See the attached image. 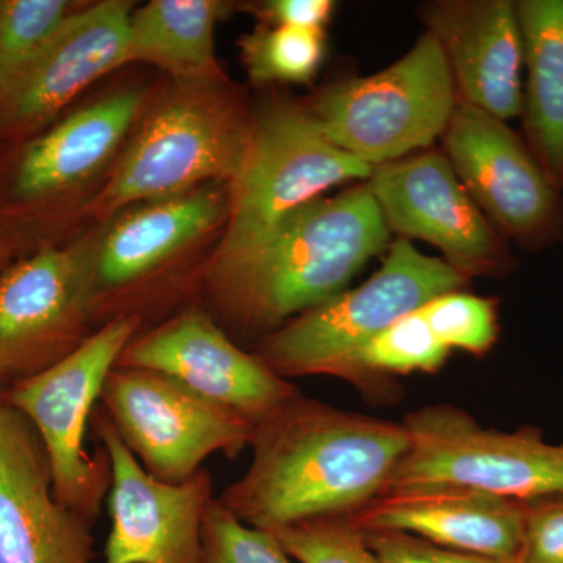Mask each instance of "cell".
Returning <instances> with one entry per match:
<instances>
[{"instance_id": "ffe728a7", "label": "cell", "mask_w": 563, "mask_h": 563, "mask_svg": "<svg viewBox=\"0 0 563 563\" xmlns=\"http://www.w3.org/2000/svg\"><path fill=\"white\" fill-rule=\"evenodd\" d=\"M229 195L214 185L152 201L114 221L92 254L99 295L131 288L228 220Z\"/></svg>"}, {"instance_id": "5bb4252c", "label": "cell", "mask_w": 563, "mask_h": 563, "mask_svg": "<svg viewBox=\"0 0 563 563\" xmlns=\"http://www.w3.org/2000/svg\"><path fill=\"white\" fill-rule=\"evenodd\" d=\"M110 461L109 512L103 563H202L203 518L213 493L207 470L166 483L143 468L106 415L92 421Z\"/></svg>"}, {"instance_id": "30bf717a", "label": "cell", "mask_w": 563, "mask_h": 563, "mask_svg": "<svg viewBox=\"0 0 563 563\" xmlns=\"http://www.w3.org/2000/svg\"><path fill=\"white\" fill-rule=\"evenodd\" d=\"M101 412L143 468L184 483L214 454L233 459L250 446L254 424L161 373L114 366Z\"/></svg>"}, {"instance_id": "7a4b0ae2", "label": "cell", "mask_w": 563, "mask_h": 563, "mask_svg": "<svg viewBox=\"0 0 563 563\" xmlns=\"http://www.w3.org/2000/svg\"><path fill=\"white\" fill-rule=\"evenodd\" d=\"M391 232L366 181L299 207L257 246L210 261L203 288L214 314L257 340L346 290Z\"/></svg>"}, {"instance_id": "cb8c5ba5", "label": "cell", "mask_w": 563, "mask_h": 563, "mask_svg": "<svg viewBox=\"0 0 563 563\" xmlns=\"http://www.w3.org/2000/svg\"><path fill=\"white\" fill-rule=\"evenodd\" d=\"M76 10L66 0H0V102Z\"/></svg>"}, {"instance_id": "f1b7e54d", "label": "cell", "mask_w": 563, "mask_h": 563, "mask_svg": "<svg viewBox=\"0 0 563 563\" xmlns=\"http://www.w3.org/2000/svg\"><path fill=\"white\" fill-rule=\"evenodd\" d=\"M515 563H563V495L525 503V532Z\"/></svg>"}, {"instance_id": "4dcf8cb0", "label": "cell", "mask_w": 563, "mask_h": 563, "mask_svg": "<svg viewBox=\"0 0 563 563\" xmlns=\"http://www.w3.org/2000/svg\"><path fill=\"white\" fill-rule=\"evenodd\" d=\"M263 24L324 31L331 21L335 2L332 0H268L254 7Z\"/></svg>"}, {"instance_id": "1f68e13d", "label": "cell", "mask_w": 563, "mask_h": 563, "mask_svg": "<svg viewBox=\"0 0 563 563\" xmlns=\"http://www.w3.org/2000/svg\"><path fill=\"white\" fill-rule=\"evenodd\" d=\"M18 257H21L20 247L0 229V273Z\"/></svg>"}, {"instance_id": "8fae6325", "label": "cell", "mask_w": 563, "mask_h": 563, "mask_svg": "<svg viewBox=\"0 0 563 563\" xmlns=\"http://www.w3.org/2000/svg\"><path fill=\"white\" fill-rule=\"evenodd\" d=\"M95 250L38 244L0 273V380L20 383L73 354L91 335Z\"/></svg>"}, {"instance_id": "e0dca14e", "label": "cell", "mask_w": 563, "mask_h": 563, "mask_svg": "<svg viewBox=\"0 0 563 563\" xmlns=\"http://www.w3.org/2000/svg\"><path fill=\"white\" fill-rule=\"evenodd\" d=\"M132 13L133 3L125 0L74 11L0 102V144L31 139L92 81L124 66Z\"/></svg>"}, {"instance_id": "d6986e66", "label": "cell", "mask_w": 563, "mask_h": 563, "mask_svg": "<svg viewBox=\"0 0 563 563\" xmlns=\"http://www.w3.org/2000/svg\"><path fill=\"white\" fill-rule=\"evenodd\" d=\"M347 520L362 531H395L461 553L515 563L525 532V503L454 485L380 493Z\"/></svg>"}, {"instance_id": "f546056e", "label": "cell", "mask_w": 563, "mask_h": 563, "mask_svg": "<svg viewBox=\"0 0 563 563\" xmlns=\"http://www.w3.org/2000/svg\"><path fill=\"white\" fill-rule=\"evenodd\" d=\"M362 531V529H361ZM365 542L380 563H509L461 553L431 542L395 531H362Z\"/></svg>"}, {"instance_id": "4316f807", "label": "cell", "mask_w": 563, "mask_h": 563, "mask_svg": "<svg viewBox=\"0 0 563 563\" xmlns=\"http://www.w3.org/2000/svg\"><path fill=\"white\" fill-rule=\"evenodd\" d=\"M272 533L299 563H380L347 517L317 518Z\"/></svg>"}, {"instance_id": "52a82bcc", "label": "cell", "mask_w": 563, "mask_h": 563, "mask_svg": "<svg viewBox=\"0 0 563 563\" xmlns=\"http://www.w3.org/2000/svg\"><path fill=\"white\" fill-rule=\"evenodd\" d=\"M139 322L133 314H117L68 357L9 385L3 396L38 435L57 498L91 523L109 495L110 461L103 448L88 453V424L118 358L135 339Z\"/></svg>"}, {"instance_id": "484cf974", "label": "cell", "mask_w": 563, "mask_h": 563, "mask_svg": "<svg viewBox=\"0 0 563 563\" xmlns=\"http://www.w3.org/2000/svg\"><path fill=\"white\" fill-rule=\"evenodd\" d=\"M433 335L448 350L484 355L499 335L496 301L463 291L444 292L420 307Z\"/></svg>"}, {"instance_id": "277c9868", "label": "cell", "mask_w": 563, "mask_h": 563, "mask_svg": "<svg viewBox=\"0 0 563 563\" xmlns=\"http://www.w3.org/2000/svg\"><path fill=\"white\" fill-rule=\"evenodd\" d=\"M251 125L252 114L225 76L174 80L88 210L110 217L210 181L229 187L246 157Z\"/></svg>"}, {"instance_id": "5b68a950", "label": "cell", "mask_w": 563, "mask_h": 563, "mask_svg": "<svg viewBox=\"0 0 563 563\" xmlns=\"http://www.w3.org/2000/svg\"><path fill=\"white\" fill-rule=\"evenodd\" d=\"M373 168L325 139L306 107L273 99L252 114L242 169L228 187V224L211 261L257 246L299 207Z\"/></svg>"}, {"instance_id": "2e32d148", "label": "cell", "mask_w": 563, "mask_h": 563, "mask_svg": "<svg viewBox=\"0 0 563 563\" xmlns=\"http://www.w3.org/2000/svg\"><path fill=\"white\" fill-rule=\"evenodd\" d=\"M91 525L55 495L31 422L0 404V563H95Z\"/></svg>"}, {"instance_id": "3957f363", "label": "cell", "mask_w": 563, "mask_h": 563, "mask_svg": "<svg viewBox=\"0 0 563 563\" xmlns=\"http://www.w3.org/2000/svg\"><path fill=\"white\" fill-rule=\"evenodd\" d=\"M468 282L443 258L428 257L409 240H396L368 280L262 336L252 354L285 380L336 377L365 395L385 398L390 391L363 369L362 351L391 322L437 296L461 291Z\"/></svg>"}, {"instance_id": "4fadbf2b", "label": "cell", "mask_w": 563, "mask_h": 563, "mask_svg": "<svg viewBox=\"0 0 563 563\" xmlns=\"http://www.w3.org/2000/svg\"><path fill=\"white\" fill-rule=\"evenodd\" d=\"M366 184L388 231L432 244L466 280L499 279L517 269L510 243L485 218L443 152L384 163Z\"/></svg>"}, {"instance_id": "7c38bea8", "label": "cell", "mask_w": 563, "mask_h": 563, "mask_svg": "<svg viewBox=\"0 0 563 563\" xmlns=\"http://www.w3.org/2000/svg\"><path fill=\"white\" fill-rule=\"evenodd\" d=\"M442 140L459 180L507 242L528 252L563 242V191L520 133L459 101Z\"/></svg>"}, {"instance_id": "603a6c76", "label": "cell", "mask_w": 563, "mask_h": 563, "mask_svg": "<svg viewBox=\"0 0 563 563\" xmlns=\"http://www.w3.org/2000/svg\"><path fill=\"white\" fill-rule=\"evenodd\" d=\"M240 57L254 85L309 84L325 55V33L287 25H258L239 41Z\"/></svg>"}, {"instance_id": "7402d4cb", "label": "cell", "mask_w": 563, "mask_h": 563, "mask_svg": "<svg viewBox=\"0 0 563 563\" xmlns=\"http://www.w3.org/2000/svg\"><path fill=\"white\" fill-rule=\"evenodd\" d=\"M229 10L217 0H152L133 11L124 63H150L174 80L224 77L214 55V29Z\"/></svg>"}, {"instance_id": "ba28073f", "label": "cell", "mask_w": 563, "mask_h": 563, "mask_svg": "<svg viewBox=\"0 0 563 563\" xmlns=\"http://www.w3.org/2000/svg\"><path fill=\"white\" fill-rule=\"evenodd\" d=\"M402 424L409 448L384 492L454 485L520 503L563 495V444L548 443L539 429H485L444 404L415 410Z\"/></svg>"}, {"instance_id": "9c48e42d", "label": "cell", "mask_w": 563, "mask_h": 563, "mask_svg": "<svg viewBox=\"0 0 563 563\" xmlns=\"http://www.w3.org/2000/svg\"><path fill=\"white\" fill-rule=\"evenodd\" d=\"M140 90H121L66 114L0 157V229L21 254L84 181L121 146L143 110Z\"/></svg>"}, {"instance_id": "d6a6232c", "label": "cell", "mask_w": 563, "mask_h": 563, "mask_svg": "<svg viewBox=\"0 0 563 563\" xmlns=\"http://www.w3.org/2000/svg\"><path fill=\"white\" fill-rule=\"evenodd\" d=\"M7 385L0 380V404L3 402V396H5Z\"/></svg>"}, {"instance_id": "6da1fadb", "label": "cell", "mask_w": 563, "mask_h": 563, "mask_svg": "<svg viewBox=\"0 0 563 563\" xmlns=\"http://www.w3.org/2000/svg\"><path fill=\"white\" fill-rule=\"evenodd\" d=\"M252 461L218 501L274 532L351 517L384 492L409 448L402 422L351 413L296 391L255 422Z\"/></svg>"}, {"instance_id": "83f0119b", "label": "cell", "mask_w": 563, "mask_h": 563, "mask_svg": "<svg viewBox=\"0 0 563 563\" xmlns=\"http://www.w3.org/2000/svg\"><path fill=\"white\" fill-rule=\"evenodd\" d=\"M202 544V563H292L272 532L243 523L218 498L203 518Z\"/></svg>"}, {"instance_id": "ac0fdd59", "label": "cell", "mask_w": 563, "mask_h": 563, "mask_svg": "<svg viewBox=\"0 0 563 563\" xmlns=\"http://www.w3.org/2000/svg\"><path fill=\"white\" fill-rule=\"evenodd\" d=\"M426 32L439 41L459 101L504 122L521 117L525 52L512 0L422 3Z\"/></svg>"}, {"instance_id": "9a60e30c", "label": "cell", "mask_w": 563, "mask_h": 563, "mask_svg": "<svg viewBox=\"0 0 563 563\" xmlns=\"http://www.w3.org/2000/svg\"><path fill=\"white\" fill-rule=\"evenodd\" d=\"M117 366L161 373L252 424L298 391L252 352L242 350L199 307L135 335Z\"/></svg>"}, {"instance_id": "44dd1931", "label": "cell", "mask_w": 563, "mask_h": 563, "mask_svg": "<svg viewBox=\"0 0 563 563\" xmlns=\"http://www.w3.org/2000/svg\"><path fill=\"white\" fill-rule=\"evenodd\" d=\"M523 36V139L563 191V0H518Z\"/></svg>"}, {"instance_id": "d4e9b609", "label": "cell", "mask_w": 563, "mask_h": 563, "mask_svg": "<svg viewBox=\"0 0 563 563\" xmlns=\"http://www.w3.org/2000/svg\"><path fill=\"white\" fill-rule=\"evenodd\" d=\"M450 350L433 335L428 322L415 310L391 322L361 354L363 369L390 391L393 374L435 373Z\"/></svg>"}, {"instance_id": "8992f818", "label": "cell", "mask_w": 563, "mask_h": 563, "mask_svg": "<svg viewBox=\"0 0 563 563\" xmlns=\"http://www.w3.org/2000/svg\"><path fill=\"white\" fill-rule=\"evenodd\" d=\"M457 102L442 47L426 32L388 68L335 81L306 109L325 139L376 168L431 146L446 131Z\"/></svg>"}]
</instances>
